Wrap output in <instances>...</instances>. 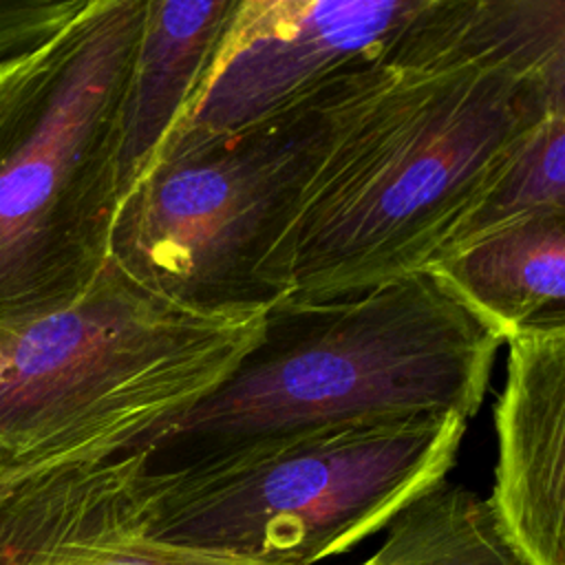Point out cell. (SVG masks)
Returning <instances> with one entry per match:
<instances>
[{"label":"cell","mask_w":565,"mask_h":565,"mask_svg":"<svg viewBox=\"0 0 565 565\" xmlns=\"http://www.w3.org/2000/svg\"><path fill=\"white\" fill-rule=\"evenodd\" d=\"M437 274L508 342L534 324L565 322V210L481 234L433 258Z\"/></svg>","instance_id":"obj_11"},{"label":"cell","mask_w":565,"mask_h":565,"mask_svg":"<svg viewBox=\"0 0 565 565\" xmlns=\"http://www.w3.org/2000/svg\"><path fill=\"white\" fill-rule=\"evenodd\" d=\"M238 4L241 0H146L121 115V199L190 113Z\"/></svg>","instance_id":"obj_10"},{"label":"cell","mask_w":565,"mask_h":565,"mask_svg":"<svg viewBox=\"0 0 565 565\" xmlns=\"http://www.w3.org/2000/svg\"><path fill=\"white\" fill-rule=\"evenodd\" d=\"M468 422L419 415L313 435L137 494L150 536L260 565H316L384 530L455 466Z\"/></svg>","instance_id":"obj_6"},{"label":"cell","mask_w":565,"mask_h":565,"mask_svg":"<svg viewBox=\"0 0 565 565\" xmlns=\"http://www.w3.org/2000/svg\"><path fill=\"white\" fill-rule=\"evenodd\" d=\"M488 503L523 565H565V322L508 340Z\"/></svg>","instance_id":"obj_9"},{"label":"cell","mask_w":565,"mask_h":565,"mask_svg":"<svg viewBox=\"0 0 565 565\" xmlns=\"http://www.w3.org/2000/svg\"><path fill=\"white\" fill-rule=\"evenodd\" d=\"M384 530V543L360 565H523L488 497L446 479L404 505Z\"/></svg>","instance_id":"obj_13"},{"label":"cell","mask_w":565,"mask_h":565,"mask_svg":"<svg viewBox=\"0 0 565 565\" xmlns=\"http://www.w3.org/2000/svg\"><path fill=\"white\" fill-rule=\"evenodd\" d=\"M547 210H565V110L539 126L439 254Z\"/></svg>","instance_id":"obj_14"},{"label":"cell","mask_w":565,"mask_h":565,"mask_svg":"<svg viewBox=\"0 0 565 565\" xmlns=\"http://www.w3.org/2000/svg\"><path fill=\"white\" fill-rule=\"evenodd\" d=\"M503 342L430 269L335 300L280 298L225 380L128 455L170 481L349 426L468 422Z\"/></svg>","instance_id":"obj_2"},{"label":"cell","mask_w":565,"mask_h":565,"mask_svg":"<svg viewBox=\"0 0 565 565\" xmlns=\"http://www.w3.org/2000/svg\"><path fill=\"white\" fill-rule=\"evenodd\" d=\"M0 565H260L143 527L137 457L26 459L0 450Z\"/></svg>","instance_id":"obj_8"},{"label":"cell","mask_w":565,"mask_h":565,"mask_svg":"<svg viewBox=\"0 0 565 565\" xmlns=\"http://www.w3.org/2000/svg\"><path fill=\"white\" fill-rule=\"evenodd\" d=\"M422 2L241 0L174 132H232L282 115L340 75L382 60Z\"/></svg>","instance_id":"obj_7"},{"label":"cell","mask_w":565,"mask_h":565,"mask_svg":"<svg viewBox=\"0 0 565 565\" xmlns=\"http://www.w3.org/2000/svg\"><path fill=\"white\" fill-rule=\"evenodd\" d=\"M73 22L44 46L0 64V146L49 77Z\"/></svg>","instance_id":"obj_16"},{"label":"cell","mask_w":565,"mask_h":565,"mask_svg":"<svg viewBox=\"0 0 565 565\" xmlns=\"http://www.w3.org/2000/svg\"><path fill=\"white\" fill-rule=\"evenodd\" d=\"M380 60L278 117L232 132H174L121 199L108 260L152 294L205 316L260 313L274 265L344 104Z\"/></svg>","instance_id":"obj_4"},{"label":"cell","mask_w":565,"mask_h":565,"mask_svg":"<svg viewBox=\"0 0 565 565\" xmlns=\"http://www.w3.org/2000/svg\"><path fill=\"white\" fill-rule=\"evenodd\" d=\"M558 110L565 82L508 64L380 60L344 104L276 256L285 298H347L426 269Z\"/></svg>","instance_id":"obj_1"},{"label":"cell","mask_w":565,"mask_h":565,"mask_svg":"<svg viewBox=\"0 0 565 565\" xmlns=\"http://www.w3.org/2000/svg\"><path fill=\"white\" fill-rule=\"evenodd\" d=\"M86 0H0V64L60 35Z\"/></svg>","instance_id":"obj_15"},{"label":"cell","mask_w":565,"mask_h":565,"mask_svg":"<svg viewBox=\"0 0 565 565\" xmlns=\"http://www.w3.org/2000/svg\"><path fill=\"white\" fill-rule=\"evenodd\" d=\"M382 62L393 68L494 62L565 82V2L424 0Z\"/></svg>","instance_id":"obj_12"},{"label":"cell","mask_w":565,"mask_h":565,"mask_svg":"<svg viewBox=\"0 0 565 565\" xmlns=\"http://www.w3.org/2000/svg\"><path fill=\"white\" fill-rule=\"evenodd\" d=\"M260 313L188 311L113 260L66 305L0 318V450L29 459L128 455L234 369Z\"/></svg>","instance_id":"obj_3"},{"label":"cell","mask_w":565,"mask_h":565,"mask_svg":"<svg viewBox=\"0 0 565 565\" xmlns=\"http://www.w3.org/2000/svg\"><path fill=\"white\" fill-rule=\"evenodd\" d=\"M146 0H88L0 146V318L71 302L108 263Z\"/></svg>","instance_id":"obj_5"}]
</instances>
